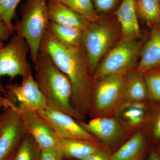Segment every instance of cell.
Returning a JSON list of instances; mask_svg holds the SVG:
<instances>
[{
	"instance_id": "5bb4252c",
	"label": "cell",
	"mask_w": 160,
	"mask_h": 160,
	"mask_svg": "<svg viewBox=\"0 0 160 160\" xmlns=\"http://www.w3.org/2000/svg\"><path fill=\"white\" fill-rule=\"evenodd\" d=\"M48 6L50 22L83 31L91 23L83 16L58 1L48 0Z\"/></svg>"
},
{
	"instance_id": "7a4b0ae2",
	"label": "cell",
	"mask_w": 160,
	"mask_h": 160,
	"mask_svg": "<svg viewBox=\"0 0 160 160\" xmlns=\"http://www.w3.org/2000/svg\"><path fill=\"white\" fill-rule=\"evenodd\" d=\"M34 64L35 80L46 98L48 108L83 121L72 104V90L70 81L41 46Z\"/></svg>"
},
{
	"instance_id": "5b68a950",
	"label": "cell",
	"mask_w": 160,
	"mask_h": 160,
	"mask_svg": "<svg viewBox=\"0 0 160 160\" xmlns=\"http://www.w3.org/2000/svg\"><path fill=\"white\" fill-rule=\"evenodd\" d=\"M29 46L24 39L16 34L9 42L0 46V93L8 97V91L1 82L2 77L7 76L11 80L17 77L22 81L32 75L31 64L27 59Z\"/></svg>"
},
{
	"instance_id": "83f0119b",
	"label": "cell",
	"mask_w": 160,
	"mask_h": 160,
	"mask_svg": "<svg viewBox=\"0 0 160 160\" xmlns=\"http://www.w3.org/2000/svg\"><path fill=\"white\" fill-rule=\"evenodd\" d=\"M82 160H112L106 151L99 149Z\"/></svg>"
},
{
	"instance_id": "277c9868",
	"label": "cell",
	"mask_w": 160,
	"mask_h": 160,
	"mask_svg": "<svg viewBox=\"0 0 160 160\" xmlns=\"http://www.w3.org/2000/svg\"><path fill=\"white\" fill-rule=\"evenodd\" d=\"M128 72L106 76L92 83L89 112L94 118L105 116L122 102L124 84Z\"/></svg>"
},
{
	"instance_id": "52a82bcc",
	"label": "cell",
	"mask_w": 160,
	"mask_h": 160,
	"mask_svg": "<svg viewBox=\"0 0 160 160\" xmlns=\"http://www.w3.org/2000/svg\"><path fill=\"white\" fill-rule=\"evenodd\" d=\"M27 134L18 107L12 102L0 112V160L14 156Z\"/></svg>"
},
{
	"instance_id": "6da1fadb",
	"label": "cell",
	"mask_w": 160,
	"mask_h": 160,
	"mask_svg": "<svg viewBox=\"0 0 160 160\" xmlns=\"http://www.w3.org/2000/svg\"><path fill=\"white\" fill-rule=\"evenodd\" d=\"M41 47L69 79L72 87V104L84 121L89 112L92 82L82 45L78 47L64 46L55 39L48 29Z\"/></svg>"
},
{
	"instance_id": "8992f818",
	"label": "cell",
	"mask_w": 160,
	"mask_h": 160,
	"mask_svg": "<svg viewBox=\"0 0 160 160\" xmlns=\"http://www.w3.org/2000/svg\"><path fill=\"white\" fill-rule=\"evenodd\" d=\"M143 42L138 39L120 42L98 66L92 77V83L106 76L128 72L137 61Z\"/></svg>"
},
{
	"instance_id": "f1b7e54d",
	"label": "cell",
	"mask_w": 160,
	"mask_h": 160,
	"mask_svg": "<svg viewBox=\"0 0 160 160\" xmlns=\"http://www.w3.org/2000/svg\"><path fill=\"white\" fill-rule=\"evenodd\" d=\"M12 36V35L8 26L0 17V42H4L5 41L9 40Z\"/></svg>"
},
{
	"instance_id": "9a60e30c",
	"label": "cell",
	"mask_w": 160,
	"mask_h": 160,
	"mask_svg": "<svg viewBox=\"0 0 160 160\" xmlns=\"http://www.w3.org/2000/svg\"><path fill=\"white\" fill-rule=\"evenodd\" d=\"M137 71L143 73L160 68V26L152 28L149 39L143 45Z\"/></svg>"
},
{
	"instance_id": "8fae6325",
	"label": "cell",
	"mask_w": 160,
	"mask_h": 160,
	"mask_svg": "<svg viewBox=\"0 0 160 160\" xmlns=\"http://www.w3.org/2000/svg\"><path fill=\"white\" fill-rule=\"evenodd\" d=\"M8 98L14 102H19V106L37 111L48 108L46 98L40 90L33 76L22 81L21 84L9 83L5 86Z\"/></svg>"
},
{
	"instance_id": "2e32d148",
	"label": "cell",
	"mask_w": 160,
	"mask_h": 160,
	"mask_svg": "<svg viewBox=\"0 0 160 160\" xmlns=\"http://www.w3.org/2000/svg\"><path fill=\"white\" fill-rule=\"evenodd\" d=\"M56 147L64 157L80 160H83L100 149L97 142L58 137Z\"/></svg>"
},
{
	"instance_id": "3957f363",
	"label": "cell",
	"mask_w": 160,
	"mask_h": 160,
	"mask_svg": "<svg viewBox=\"0 0 160 160\" xmlns=\"http://www.w3.org/2000/svg\"><path fill=\"white\" fill-rule=\"evenodd\" d=\"M20 20L13 25L14 33L25 40L33 63L49 23L48 0H26L20 8Z\"/></svg>"
},
{
	"instance_id": "603a6c76",
	"label": "cell",
	"mask_w": 160,
	"mask_h": 160,
	"mask_svg": "<svg viewBox=\"0 0 160 160\" xmlns=\"http://www.w3.org/2000/svg\"><path fill=\"white\" fill-rule=\"evenodd\" d=\"M41 152L33 138L27 134L14 154L13 160H40Z\"/></svg>"
},
{
	"instance_id": "44dd1931",
	"label": "cell",
	"mask_w": 160,
	"mask_h": 160,
	"mask_svg": "<svg viewBox=\"0 0 160 160\" xmlns=\"http://www.w3.org/2000/svg\"><path fill=\"white\" fill-rule=\"evenodd\" d=\"M138 16L152 28L160 26V0H135Z\"/></svg>"
},
{
	"instance_id": "1f68e13d",
	"label": "cell",
	"mask_w": 160,
	"mask_h": 160,
	"mask_svg": "<svg viewBox=\"0 0 160 160\" xmlns=\"http://www.w3.org/2000/svg\"><path fill=\"white\" fill-rule=\"evenodd\" d=\"M4 45V42H0V46H2Z\"/></svg>"
},
{
	"instance_id": "30bf717a",
	"label": "cell",
	"mask_w": 160,
	"mask_h": 160,
	"mask_svg": "<svg viewBox=\"0 0 160 160\" xmlns=\"http://www.w3.org/2000/svg\"><path fill=\"white\" fill-rule=\"evenodd\" d=\"M26 133L35 141L41 150L56 147L57 137L50 125L38 112L18 106Z\"/></svg>"
},
{
	"instance_id": "d590c367",
	"label": "cell",
	"mask_w": 160,
	"mask_h": 160,
	"mask_svg": "<svg viewBox=\"0 0 160 160\" xmlns=\"http://www.w3.org/2000/svg\"></svg>"
},
{
	"instance_id": "484cf974",
	"label": "cell",
	"mask_w": 160,
	"mask_h": 160,
	"mask_svg": "<svg viewBox=\"0 0 160 160\" xmlns=\"http://www.w3.org/2000/svg\"><path fill=\"white\" fill-rule=\"evenodd\" d=\"M95 9L98 14H106L114 12L122 0H92Z\"/></svg>"
},
{
	"instance_id": "f546056e",
	"label": "cell",
	"mask_w": 160,
	"mask_h": 160,
	"mask_svg": "<svg viewBox=\"0 0 160 160\" xmlns=\"http://www.w3.org/2000/svg\"><path fill=\"white\" fill-rule=\"evenodd\" d=\"M152 133L155 138H160V112L157 116L153 124Z\"/></svg>"
},
{
	"instance_id": "836d02e7",
	"label": "cell",
	"mask_w": 160,
	"mask_h": 160,
	"mask_svg": "<svg viewBox=\"0 0 160 160\" xmlns=\"http://www.w3.org/2000/svg\"><path fill=\"white\" fill-rule=\"evenodd\" d=\"M159 154H158L160 156V149H159Z\"/></svg>"
},
{
	"instance_id": "d6986e66",
	"label": "cell",
	"mask_w": 160,
	"mask_h": 160,
	"mask_svg": "<svg viewBox=\"0 0 160 160\" xmlns=\"http://www.w3.org/2000/svg\"><path fill=\"white\" fill-rule=\"evenodd\" d=\"M49 30L58 42L69 47H78L82 45L83 30L68 26H62L49 22Z\"/></svg>"
},
{
	"instance_id": "7402d4cb",
	"label": "cell",
	"mask_w": 160,
	"mask_h": 160,
	"mask_svg": "<svg viewBox=\"0 0 160 160\" xmlns=\"http://www.w3.org/2000/svg\"><path fill=\"white\" fill-rule=\"evenodd\" d=\"M86 18L90 22H96L101 17L96 11L92 0H54Z\"/></svg>"
},
{
	"instance_id": "ba28073f",
	"label": "cell",
	"mask_w": 160,
	"mask_h": 160,
	"mask_svg": "<svg viewBox=\"0 0 160 160\" xmlns=\"http://www.w3.org/2000/svg\"><path fill=\"white\" fill-rule=\"evenodd\" d=\"M98 21L90 23L83 30L82 36V46L92 77L114 39V32L111 27L100 24Z\"/></svg>"
},
{
	"instance_id": "e0dca14e",
	"label": "cell",
	"mask_w": 160,
	"mask_h": 160,
	"mask_svg": "<svg viewBox=\"0 0 160 160\" xmlns=\"http://www.w3.org/2000/svg\"><path fill=\"white\" fill-rule=\"evenodd\" d=\"M148 97V89L142 73L137 70L127 73L122 102H143Z\"/></svg>"
},
{
	"instance_id": "4316f807",
	"label": "cell",
	"mask_w": 160,
	"mask_h": 160,
	"mask_svg": "<svg viewBox=\"0 0 160 160\" xmlns=\"http://www.w3.org/2000/svg\"><path fill=\"white\" fill-rule=\"evenodd\" d=\"M62 154L56 147L41 150L40 160H63Z\"/></svg>"
},
{
	"instance_id": "e575fe53",
	"label": "cell",
	"mask_w": 160,
	"mask_h": 160,
	"mask_svg": "<svg viewBox=\"0 0 160 160\" xmlns=\"http://www.w3.org/2000/svg\"><path fill=\"white\" fill-rule=\"evenodd\" d=\"M0 94H1V93H0Z\"/></svg>"
},
{
	"instance_id": "4dcf8cb0",
	"label": "cell",
	"mask_w": 160,
	"mask_h": 160,
	"mask_svg": "<svg viewBox=\"0 0 160 160\" xmlns=\"http://www.w3.org/2000/svg\"><path fill=\"white\" fill-rule=\"evenodd\" d=\"M148 160H160L159 155L155 151H152L149 154Z\"/></svg>"
},
{
	"instance_id": "cb8c5ba5",
	"label": "cell",
	"mask_w": 160,
	"mask_h": 160,
	"mask_svg": "<svg viewBox=\"0 0 160 160\" xmlns=\"http://www.w3.org/2000/svg\"><path fill=\"white\" fill-rule=\"evenodd\" d=\"M142 73L147 85L149 98L153 101L160 102V68Z\"/></svg>"
},
{
	"instance_id": "d4e9b609",
	"label": "cell",
	"mask_w": 160,
	"mask_h": 160,
	"mask_svg": "<svg viewBox=\"0 0 160 160\" xmlns=\"http://www.w3.org/2000/svg\"><path fill=\"white\" fill-rule=\"evenodd\" d=\"M22 0H0V17L13 35L14 33L13 19L17 18V7Z\"/></svg>"
},
{
	"instance_id": "ac0fdd59",
	"label": "cell",
	"mask_w": 160,
	"mask_h": 160,
	"mask_svg": "<svg viewBox=\"0 0 160 160\" xmlns=\"http://www.w3.org/2000/svg\"><path fill=\"white\" fill-rule=\"evenodd\" d=\"M116 111L118 119L121 124L130 128L142 125L147 118V108L145 102H122Z\"/></svg>"
},
{
	"instance_id": "7c38bea8",
	"label": "cell",
	"mask_w": 160,
	"mask_h": 160,
	"mask_svg": "<svg viewBox=\"0 0 160 160\" xmlns=\"http://www.w3.org/2000/svg\"><path fill=\"white\" fill-rule=\"evenodd\" d=\"M78 122L86 131L109 147L117 144L125 136L124 126L117 118L98 117L88 122Z\"/></svg>"
},
{
	"instance_id": "4fadbf2b",
	"label": "cell",
	"mask_w": 160,
	"mask_h": 160,
	"mask_svg": "<svg viewBox=\"0 0 160 160\" xmlns=\"http://www.w3.org/2000/svg\"><path fill=\"white\" fill-rule=\"evenodd\" d=\"M113 14L117 18L122 28L120 42L138 39L142 37L135 0H122Z\"/></svg>"
},
{
	"instance_id": "ffe728a7",
	"label": "cell",
	"mask_w": 160,
	"mask_h": 160,
	"mask_svg": "<svg viewBox=\"0 0 160 160\" xmlns=\"http://www.w3.org/2000/svg\"><path fill=\"white\" fill-rule=\"evenodd\" d=\"M145 145L142 132L135 133L111 156L112 160H135L141 154Z\"/></svg>"
},
{
	"instance_id": "9c48e42d",
	"label": "cell",
	"mask_w": 160,
	"mask_h": 160,
	"mask_svg": "<svg viewBox=\"0 0 160 160\" xmlns=\"http://www.w3.org/2000/svg\"><path fill=\"white\" fill-rule=\"evenodd\" d=\"M50 125L58 137L97 142L98 139L86 131L74 118L62 112L47 108L37 111Z\"/></svg>"
},
{
	"instance_id": "d6a6232c",
	"label": "cell",
	"mask_w": 160,
	"mask_h": 160,
	"mask_svg": "<svg viewBox=\"0 0 160 160\" xmlns=\"http://www.w3.org/2000/svg\"><path fill=\"white\" fill-rule=\"evenodd\" d=\"M13 157L14 156H13L12 157L10 158H9V159H8V160H13Z\"/></svg>"
}]
</instances>
